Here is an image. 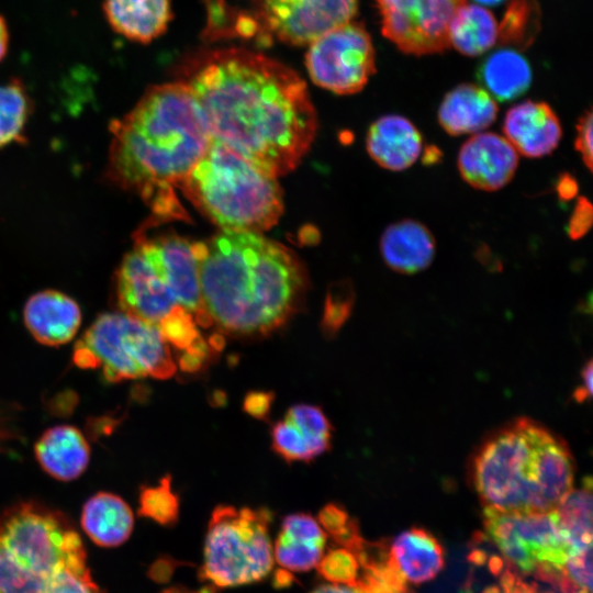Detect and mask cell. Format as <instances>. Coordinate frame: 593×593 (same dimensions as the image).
I'll use <instances>...</instances> for the list:
<instances>
[{
    "instance_id": "cell-46",
    "label": "cell",
    "mask_w": 593,
    "mask_h": 593,
    "mask_svg": "<svg viewBox=\"0 0 593 593\" xmlns=\"http://www.w3.org/2000/svg\"><path fill=\"white\" fill-rule=\"evenodd\" d=\"M510 593H555V592H542L535 583H528L517 578L514 586Z\"/></svg>"
},
{
    "instance_id": "cell-41",
    "label": "cell",
    "mask_w": 593,
    "mask_h": 593,
    "mask_svg": "<svg viewBox=\"0 0 593 593\" xmlns=\"http://www.w3.org/2000/svg\"><path fill=\"white\" fill-rule=\"evenodd\" d=\"M275 395L267 391H251L247 393L243 402L244 411L258 419H266Z\"/></svg>"
},
{
    "instance_id": "cell-18",
    "label": "cell",
    "mask_w": 593,
    "mask_h": 593,
    "mask_svg": "<svg viewBox=\"0 0 593 593\" xmlns=\"http://www.w3.org/2000/svg\"><path fill=\"white\" fill-rule=\"evenodd\" d=\"M423 137L406 118L395 114L376 120L366 136L370 157L382 168L401 171L411 167L422 153Z\"/></svg>"
},
{
    "instance_id": "cell-1",
    "label": "cell",
    "mask_w": 593,
    "mask_h": 593,
    "mask_svg": "<svg viewBox=\"0 0 593 593\" xmlns=\"http://www.w3.org/2000/svg\"><path fill=\"white\" fill-rule=\"evenodd\" d=\"M179 81L192 92L212 139L278 177L309 150L317 116L306 83L260 53L223 48L180 64Z\"/></svg>"
},
{
    "instance_id": "cell-2",
    "label": "cell",
    "mask_w": 593,
    "mask_h": 593,
    "mask_svg": "<svg viewBox=\"0 0 593 593\" xmlns=\"http://www.w3.org/2000/svg\"><path fill=\"white\" fill-rule=\"evenodd\" d=\"M107 175L138 194L160 216L180 215L175 197L212 136L188 86L179 80L148 88L136 105L110 125Z\"/></svg>"
},
{
    "instance_id": "cell-32",
    "label": "cell",
    "mask_w": 593,
    "mask_h": 593,
    "mask_svg": "<svg viewBox=\"0 0 593 593\" xmlns=\"http://www.w3.org/2000/svg\"><path fill=\"white\" fill-rule=\"evenodd\" d=\"M179 511V497L172 491L170 475L161 478L155 486L142 489L138 508L141 516L163 526H171L178 521Z\"/></svg>"
},
{
    "instance_id": "cell-47",
    "label": "cell",
    "mask_w": 593,
    "mask_h": 593,
    "mask_svg": "<svg viewBox=\"0 0 593 593\" xmlns=\"http://www.w3.org/2000/svg\"><path fill=\"white\" fill-rule=\"evenodd\" d=\"M161 593H216V591L213 585H208L198 590H191L181 585H176L164 590Z\"/></svg>"
},
{
    "instance_id": "cell-6",
    "label": "cell",
    "mask_w": 593,
    "mask_h": 593,
    "mask_svg": "<svg viewBox=\"0 0 593 593\" xmlns=\"http://www.w3.org/2000/svg\"><path fill=\"white\" fill-rule=\"evenodd\" d=\"M83 564V542L59 512L21 503L0 516V593H43L57 570Z\"/></svg>"
},
{
    "instance_id": "cell-33",
    "label": "cell",
    "mask_w": 593,
    "mask_h": 593,
    "mask_svg": "<svg viewBox=\"0 0 593 593\" xmlns=\"http://www.w3.org/2000/svg\"><path fill=\"white\" fill-rule=\"evenodd\" d=\"M271 446L288 462H310L314 456L302 433L286 417L271 427Z\"/></svg>"
},
{
    "instance_id": "cell-30",
    "label": "cell",
    "mask_w": 593,
    "mask_h": 593,
    "mask_svg": "<svg viewBox=\"0 0 593 593\" xmlns=\"http://www.w3.org/2000/svg\"><path fill=\"white\" fill-rule=\"evenodd\" d=\"M499 26L502 44L528 47L540 30V8L536 0H510Z\"/></svg>"
},
{
    "instance_id": "cell-44",
    "label": "cell",
    "mask_w": 593,
    "mask_h": 593,
    "mask_svg": "<svg viewBox=\"0 0 593 593\" xmlns=\"http://www.w3.org/2000/svg\"><path fill=\"white\" fill-rule=\"evenodd\" d=\"M310 593H357L353 586L343 584H322Z\"/></svg>"
},
{
    "instance_id": "cell-28",
    "label": "cell",
    "mask_w": 593,
    "mask_h": 593,
    "mask_svg": "<svg viewBox=\"0 0 593 593\" xmlns=\"http://www.w3.org/2000/svg\"><path fill=\"white\" fill-rule=\"evenodd\" d=\"M573 551L592 548V481L586 478L556 508Z\"/></svg>"
},
{
    "instance_id": "cell-27",
    "label": "cell",
    "mask_w": 593,
    "mask_h": 593,
    "mask_svg": "<svg viewBox=\"0 0 593 593\" xmlns=\"http://www.w3.org/2000/svg\"><path fill=\"white\" fill-rule=\"evenodd\" d=\"M499 34L494 15L478 4H462L455 12L448 27L449 44L468 56H477L491 48Z\"/></svg>"
},
{
    "instance_id": "cell-35",
    "label": "cell",
    "mask_w": 593,
    "mask_h": 593,
    "mask_svg": "<svg viewBox=\"0 0 593 593\" xmlns=\"http://www.w3.org/2000/svg\"><path fill=\"white\" fill-rule=\"evenodd\" d=\"M318 574L333 584L354 585L358 578L359 563L347 548H332L315 567Z\"/></svg>"
},
{
    "instance_id": "cell-4",
    "label": "cell",
    "mask_w": 593,
    "mask_h": 593,
    "mask_svg": "<svg viewBox=\"0 0 593 593\" xmlns=\"http://www.w3.org/2000/svg\"><path fill=\"white\" fill-rule=\"evenodd\" d=\"M566 444L527 418L489 438L473 460L472 479L484 507L513 513L556 510L573 485Z\"/></svg>"
},
{
    "instance_id": "cell-39",
    "label": "cell",
    "mask_w": 593,
    "mask_h": 593,
    "mask_svg": "<svg viewBox=\"0 0 593 593\" xmlns=\"http://www.w3.org/2000/svg\"><path fill=\"white\" fill-rule=\"evenodd\" d=\"M211 351L210 344L201 336L180 355V369L186 372H197L206 363Z\"/></svg>"
},
{
    "instance_id": "cell-29",
    "label": "cell",
    "mask_w": 593,
    "mask_h": 593,
    "mask_svg": "<svg viewBox=\"0 0 593 593\" xmlns=\"http://www.w3.org/2000/svg\"><path fill=\"white\" fill-rule=\"evenodd\" d=\"M32 101L22 81L0 83V148L23 141Z\"/></svg>"
},
{
    "instance_id": "cell-7",
    "label": "cell",
    "mask_w": 593,
    "mask_h": 593,
    "mask_svg": "<svg viewBox=\"0 0 593 593\" xmlns=\"http://www.w3.org/2000/svg\"><path fill=\"white\" fill-rule=\"evenodd\" d=\"M72 361L81 369H99L109 382L168 379L177 369L159 329L122 311L94 320L77 340Z\"/></svg>"
},
{
    "instance_id": "cell-11",
    "label": "cell",
    "mask_w": 593,
    "mask_h": 593,
    "mask_svg": "<svg viewBox=\"0 0 593 593\" xmlns=\"http://www.w3.org/2000/svg\"><path fill=\"white\" fill-rule=\"evenodd\" d=\"M383 35L407 54L438 53L449 46L448 27L466 0H376Z\"/></svg>"
},
{
    "instance_id": "cell-20",
    "label": "cell",
    "mask_w": 593,
    "mask_h": 593,
    "mask_svg": "<svg viewBox=\"0 0 593 593\" xmlns=\"http://www.w3.org/2000/svg\"><path fill=\"white\" fill-rule=\"evenodd\" d=\"M41 468L58 481L79 478L90 461V446L83 434L71 425H56L46 429L34 446Z\"/></svg>"
},
{
    "instance_id": "cell-24",
    "label": "cell",
    "mask_w": 593,
    "mask_h": 593,
    "mask_svg": "<svg viewBox=\"0 0 593 593\" xmlns=\"http://www.w3.org/2000/svg\"><path fill=\"white\" fill-rule=\"evenodd\" d=\"M389 556L403 578L414 584L433 580L445 566L440 542L417 527L399 534L389 545Z\"/></svg>"
},
{
    "instance_id": "cell-10",
    "label": "cell",
    "mask_w": 593,
    "mask_h": 593,
    "mask_svg": "<svg viewBox=\"0 0 593 593\" xmlns=\"http://www.w3.org/2000/svg\"><path fill=\"white\" fill-rule=\"evenodd\" d=\"M305 65L315 85L338 94L356 93L374 72L370 35L360 23L337 26L310 44Z\"/></svg>"
},
{
    "instance_id": "cell-45",
    "label": "cell",
    "mask_w": 593,
    "mask_h": 593,
    "mask_svg": "<svg viewBox=\"0 0 593 593\" xmlns=\"http://www.w3.org/2000/svg\"><path fill=\"white\" fill-rule=\"evenodd\" d=\"M9 49V30L4 18L0 14V61L7 56Z\"/></svg>"
},
{
    "instance_id": "cell-17",
    "label": "cell",
    "mask_w": 593,
    "mask_h": 593,
    "mask_svg": "<svg viewBox=\"0 0 593 593\" xmlns=\"http://www.w3.org/2000/svg\"><path fill=\"white\" fill-rule=\"evenodd\" d=\"M23 321L36 342L56 347L76 336L81 324V312L70 296L59 291L44 290L27 300Z\"/></svg>"
},
{
    "instance_id": "cell-37",
    "label": "cell",
    "mask_w": 593,
    "mask_h": 593,
    "mask_svg": "<svg viewBox=\"0 0 593 593\" xmlns=\"http://www.w3.org/2000/svg\"><path fill=\"white\" fill-rule=\"evenodd\" d=\"M43 593H100L87 564L67 566L48 580Z\"/></svg>"
},
{
    "instance_id": "cell-16",
    "label": "cell",
    "mask_w": 593,
    "mask_h": 593,
    "mask_svg": "<svg viewBox=\"0 0 593 593\" xmlns=\"http://www.w3.org/2000/svg\"><path fill=\"white\" fill-rule=\"evenodd\" d=\"M503 132L516 152L528 158L551 154L562 136L560 121L552 108L546 102L532 100L507 111Z\"/></svg>"
},
{
    "instance_id": "cell-14",
    "label": "cell",
    "mask_w": 593,
    "mask_h": 593,
    "mask_svg": "<svg viewBox=\"0 0 593 593\" xmlns=\"http://www.w3.org/2000/svg\"><path fill=\"white\" fill-rule=\"evenodd\" d=\"M115 292L120 311L156 327L178 307H182L136 245L120 264Z\"/></svg>"
},
{
    "instance_id": "cell-40",
    "label": "cell",
    "mask_w": 593,
    "mask_h": 593,
    "mask_svg": "<svg viewBox=\"0 0 593 593\" xmlns=\"http://www.w3.org/2000/svg\"><path fill=\"white\" fill-rule=\"evenodd\" d=\"M574 147L580 153L584 165L592 170V112L585 111L577 123Z\"/></svg>"
},
{
    "instance_id": "cell-22",
    "label": "cell",
    "mask_w": 593,
    "mask_h": 593,
    "mask_svg": "<svg viewBox=\"0 0 593 593\" xmlns=\"http://www.w3.org/2000/svg\"><path fill=\"white\" fill-rule=\"evenodd\" d=\"M499 107L484 89L461 83L450 90L438 108L440 126L452 136L480 132L496 119Z\"/></svg>"
},
{
    "instance_id": "cell-12",
    "label": "cell",
    "mask_w": 593,
    "mask_h": 593,
    "mask_svg": "<svg viewBox=\"0 0 593 593\" xmlns=\"http://www.w3.org/2000/svg\"><path fill=\"white\" fill-rule=\"evenodd\" d=\"M150 260L178 304L190 312L198 325L210 326L201 293L197 243L176 234H152L146 227L136 233L135 244Z\"/></svg>"
},
{
    "instance_id": "cell-42",
    "label": "cell",
    "mask_w": 593,
    "mask_h": 593,
    "mask_svg": "<svg viewBox=\"0 0 593 593\" xmlns=\"http://www.w3.org/2000/svg\"><path fill=\"white\" fill-rule=\"evenodd\" d=\"M556 190L560 200L570 201L577 195L579 187L575 178L566 172L558 177Z\"/></svg>"
},
{
    "instance_id": "cell-13",
    "label": "cell",
    "mask_w": 593,
    "mask_h": 593,
    "mask_svg": "<svg viewBox=\"0 0 593 593\" xmlns=\"http://www.w3.org/2000/svg\"><path fill=\"white\" fill-rule=\"evenodd\" d=\"M257 20L279 41L311 44L326 32L351 21L357 0H255Z\"/></svg>"
},
{
    "instance_id": "cell-49",
    "label": "cell",
    "mask_w": 593,
    "mask_h": 593,
    "mask_svg": "<svg viewBox=\"0 0 593 593\" xmlns=\"http://www.w3.org/2000/svg\"><path fill=\"white\" fill-rule=\"evenodd\" d=\"M475 1L484 5H495V4L501 3L503 0H475Z\"/></svg>"
},
{
    "instance_id": "cell-43",
    "label": "cell",
    "mask_w": 593,
    "mask_h": 593,
    "mask_svg": "<svg viewBox=\"0 0 593 593\" xmlns=\"http://www.w3.org/2000/svg\"><path fill=\"white\" fill-rule=\"evenodd\" d=\"M592 361L590 360L582 370V384L577 389L574 396L579 402L585 401L592 394Z\"/></svg>"
},
{
    "instance_id": "cell-36",
    "label": "cell",
    "mask_w": 593,
    "mask_h": 593,
    "mask_svg": "<svg viewBox=\"0 0 593 593\" xmlns=\"http://www.w3.org/2000/svg\"><path fill=\"white\" fill-rule=\"evenodd\" d=\"M157 328L168 345L182 351L201 337L195 318L183 307H178Z\"/></svg>"
},
{
    "instance_id": "cell-34",
    "label": "cell",
    "mask_w": 593,
    "mask_h": 593,
    "mask_svg": "<svg viewBox=\"0 0 593 593\" xmlns=\"http://www.w3.org/2000/svg\"><path fill=\"white\" fill-rule=\"evenodd\" d=\"M317 522L337 545L349 550L362 539L357 522L335 503H328L320 511Z\"/></svg>"
},
{
    "instance_id": "cell-31",
    "label": "cell",
    "mask_w": 593,
    "mask_h": 593,
    "mask_svg": "<svg viewBox=\"0 0 593 593\" xmlns=\"http://www.w3.org/2000/svg\"><path fill=\"white\" fill-rule=\"evenodd\" d=\"M286 418L302 433L314 458L329 449L332 426L320 406L295 404L288 410Z\"/></svg>"
},
{
    "instance_id": "cell-21",
    "label": "cell",
    "mask_w": 593,
    "mask_h": 593,
    "mask_svg": "<svg viewBox=\"0 0 593 593\" xmlns=\"http://www.w3.org/2000/svg\"><path fill=\"white\" fill-rule=\"evenodd\" d=\"M380 250L384 262L395 272L412 275L429 267L436 243L430 231L414 220H402L382 233Z\"/></svg>"
},
{
    "instance_id": "cell-15",
    "label": "cell",
    "mask_w": 593,
    "mask_h": 593,
    "mask_svg": "<svg viewBox=\"0 0 593 593\" xmlns=\"http://www.w3.org/2000/svg\"><path fill=\"white\" fill-rule=\"evenodd\" d=\"M457 164L462 179L471 187L495 191L514 177L518 154L505 137L490 132L479 133L461 146Z\"/></svg>"
},
{
    "instance_id": "cell-8",
    "label": "cell",
    "mask_w": 593,
    "mask_h": 593,
    "mask_svg": "<svg viewBox=\"0 0 593 593\" xmlns=\"http://www.w3.org/2000/svg\"><path fill=\"white\" fill-rule=\"evenodd\" d=\"M267 508L220 505L208 524L201 580L214 588H232L265 579L273 566Z\"/></svg>"
},
{
    "instance_id": "cell-3",
    "label": "cell",
    "mask_w": 593,
    "mask_h": 593,
    "mask_svg": "<svg viewBox=\"0 0 593 593\" xmlns=\"http://www.w3.org/2000/svg\"><path fill=\"white\" fill-rule=\"evenodd\" d=\"M205 309L234 335L267 334L294 312L305 279L296 256L261 233L222 230L197 243Z\"/></svg>"
},
{
    "instance_id": "cell-9",
    "label": "cell",
    "mask_w": 593,
    "mask_h": 593,
    "mask_svg": "<svg viewBox=\"0 0 593 593\" xmlns=\"http://www.w3.org/2000/svg\"><path fill=\"white\" fill-rule=\"evenodd\" d=\"M483 526L506 564L555 586L574 552L556 510L513 513L484 507Z\"/></svg>"
},
{
    "instance_id": "cell-23",
    "label": "cell",
    "mask_w": 593,
    "mask_h": 593,
    "mask_svg": "<svg viewBox=\"0 0 593 593\" xmlns=\"http://www.w3.org/2000/svg\"><path fill=\"white\" fill-rule=\"evenodd\" d=\"M103 12L114 32L127 40L149 43L170 22V0H103Z\"/></svg>"
},
{
    "instance_id": "cell-26",
    "label": "cell",
    "mask_w": 593,
    "mask_h": 593,
    "mask_svg": "<svg viewBox=\"0 0 593 593\" xmlns=\"http://www.w3.org/2000/svg\"><path fill=\"white\" fill-rule=\"evenodd\" d=\"M478 78L499 101L513 100L527 91L532 69L526 58L514 49H500L484 59Z\"/></svg>"
},
{
    "instance_id": "cell-48",
    "label": "cell",
    "mask_w": 593,
    "mask_h": 593,
    "mask_svg": "<svg viewBox=\"0 0 593 593\" xmlns=\"http://www.w3.org/2000/svg\"><path fill=\"white\" fill-rule=\"evenodd\" d=\"M441 158V152L435 147L429 146L426 148L424 156H423V163L425 165H434Z\"/></svg>"
},
{
    "instance_id": "cell-19",
    "label": "cell",
    "mask_w": 593,
    "mask_h": 593,
    "mask_svg": "<svg viewBox=\"0 0 593 593\" xmlns=\"http://www.w3.org/2000/svg\"><path fill=\"white\" fill-rule=\"evenodd\" d=\"M326 533L306 513L286 516L272 546L273 559L286 571L306 572L315 568L326 545Z\"/></svg>"
},
{
    "instance_id": "cell-38",
    "label": "cell",
    "mask_w": 593,
    "mask_h": 593,
    "mask_svg": "<svg viewBox=\"0 0 593 593\" xmlns=\"http://www.w3.org/2000/svg\"><path fill=\"white\" fill-rule=\"evenodd\" d=\"M593 208L585 197H580L567 225L570 238L579 239L583 237L592 226Z\"/></svg>"
},
{
    "instance_id": "cell-5",
    "label": "cell",
    "mask_w": 593,
    "mask_h": 593,
    "mask_svg": "<svg viewBox=\"0 0 593 593\" xmlns=\"http://www.w3.org/2000/svg\"><path fill=\"white\" fill-rule=\"evenodd\" d=\"M179 189L222 230L261 233L283 211L277 177L215 139Z\"/></svg>"
},
{
    "instance_id": "cell-25",
    "label": "cell",
    "mask_w": 593,
    "mask_h": 593,
    "mask_svg": "<svg viewBox=\"0 0 593 593\" xmlns=\"http://www.w3.org/2000/svg\"><path fill=\"white\" fill-rule=\"evenodd\" d=\"M80 524L91 541L111 548L128 539L134 527V515L121 496L98 492L83 504Z\"/></svg>"
}]
</instances>
